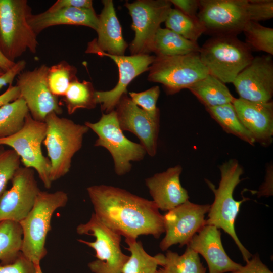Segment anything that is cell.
<instances>
[{
  "label": "cell",
  "instance_id": "48",
  "mask_svg": "<svg viewBox=\"0 0 273 273\" xmlns=\"http://www.w3.org/2000/svg\"><path fill=\"white\" fill-rule=\"evenodd\" d=\"M4 73L5 72L3 71V70L1 68H0V76L3 75Z\"/></svg>",
  "mask_w": 273,
  "mask_h": 273
},
{
  "label": "cell",
  "instance_id": "35",
  "mask_svg": "<svg viewBox=\"0 0 273 273\" xmlns=\"http://www.w3.org/2000/svg\"><path fill=\"white\" fill-rule=\"evenodd\" d=\"M20 158L12 149H0V196L20 167Z\"/></svg>",
  "mask_w": 273,
  "mask_h": 273
},
{
  "label": "cell",
  "instance_id": "45",
  "mask_svg": "<svg viewBox=\"0 0 273 273\" xmlns=\"http://www.w3.org/2000/svg\"><path fill=\"white\" fill-rule=\"evenodd\" d=\"M36 273H43L40 264H35Z\"/></svg>",
  "mask_w": 273,
  "mask_h": 273
},
{
  "label": "cell",
  "instance_id": "40",
  "mask_svg": "<svg viewBox=\"0 0 273 273\" xmlns=\"http://www.w3.org/2000/svg\"><path fill=\"white\" fill-rule=\"evenodd\" d=\"M175 8L185 15L193 17H197L199 8V0H170Z\"/></svg>",
  "mask_w": 273,
  "mask_h": 273
},
{
  "label": "cell",
  "instance_id": "11",
  "mask_svg": "<svg viewBox=\"0 0 273 273\" xmlns=\"http://www.w3.org/2000/svg\"><path fill=\"white\" fill-rule=\"evenodd\" d=\"M248 0H199L197 18L212 35L235 36L249 21Z\"/></svg>",
  "mask_w": 273,
  "mask_h": 273
},
{
  "label": "cell",
  "instance_id": "31",
  "mask_svg": "<svg viewBox=\"0 0 273 273\" xmlns=\"http://www.w3.org/2000/svg\"><path fill=\"white\" fill-rule=\"evenodd\" d=\"M95 90L90 82L79 81L77 78L70 84L64 96V102L69 114L79 109H91L96 107Z\"/></svg>",
  "mask_w": 273,
  "mask_h": 273
},
{
  "label": "cell",
  "instance_id": "4",
  "mask_svg": "<svg viewBox=\"0 0 273 273\" xmlns=\"http://www.w3.org/2000/svg\"><path fill=\"white\" fill-rule=\"evenodd\" d=\"M68 201L64 191H40L32 209L19 222L23 232L21 253L34 264H40L47 254L46 242L53 213L65 206Z\"/></svg>",
  "mask_w": 273,
  "mask_h": 273
},
{
  "label": "cell",
  "instance_id": "14",
  "mask_svg": "<svg viewBox=\"0 0 273 273\" xmlns=\"http://www.w3.org/2000/svg\"><path fill=\"white\" fill-rule=\"evenodd\" d=\"M210 205L198 204L189 200L163 215L165 235L160 243L162 251L173 245H187L193 236L205 225V216Z\"/></svg>",
  "mask_w": 273,
  "mask_h": 273
},
{
  "label": "cell",
  "instance_id": "43",
  "mask_svg": "<svg viewBox=\"0 0 273 273\" xmlns=\"http://www.w3.org/2000/svg\"><path fill=\"white\" fill-rule=\"evenodd\" d=\"M272 166L270 165L266 172L265 181L257 192L258 196H271L272 195Z\"/></svg>",
  "mask_w": 273,
  "mask_h": 273
},
{
  "label": "cell",
  "instance_id": "29",
  "mask_svg": "<svg viewBox=\"0 0 273 273\" xmlns=\"http://www.w3.org/2000/svg\"><path fill=\"white\" fill-rule=\"evenodd\" d=\"M211 117L228 133L253 145L255 140L240 121L232 103L206 108Z\"/></svg>",
  "mask_w": 273,
  "mask_h": 273
},
{
  "label": "cell",
  "instance_id": "28",
  "mask_svg": "<svg viewBox=\"0 0 273 273\" xmlns=\"http://www.w3.org/2000/svg\"><path fill=\"white\" fill-rule=\"evenodd\" d=\"M29 113L25 101L20 97L0 107V139L19 131L24 126Z\"/></svg>",
  "mask_w": 273,
  "mask_h": 273
},
{
  "label": "cell",
  "instance_id": "13",
  "mask_svg": "<svg viewBox=\"0 0 273 273\" xmlns=\"http://www.w3.org/2000/svg\"><path fill=\"white\" fill-rule=\"evenodd\" d=\"M48 70L49 67L42 64L32 70L23 71L16 77L20 97L25 101L29 113L34 119L43 122L50 113L62 112L57 97L49 87Z\"/></svg>",
  "mask_w": 273,
  "mask_h": 273
},
{
  "label": "cell",
  "instance_id": "24",
  "mask_svg": "<svg viewBox=\"0 0 273 273\" xmlns=\"http://www.w3.org/2000/svg\"><path fill=\"white\" fill-rule=\"evenodd\" d=\"M198 42L188 40L167 28H160L153 39L151 52L156 56H174L199 53Z\"/></svg>",
  "mask_w": 273,
  "mask_h": 273
},
{
  "label": "cell",
  "instance_id": "23",
  "mask_svg": "<svg viewBox=\"0 0 273 273\" xmlns=\"http://www.w3.org/2000/svg\"><path fill=\"white\" fill-rule=\"evenodd\" d=\"M28 23L38 35L44 29L59 25H81L95 31L98 25V15L94 8L64 7L54 10H47L42 13L31 14Z\"/></svg>",
  "mask_w": 273,
  "mask_h": 273
},
{
  "label": "cell",
  "instance_id": "21",
  "mask_svg": "<svg viewBox=\"0 0 273 273\" xmlns=\"http://www.w3.org/2000/svg\"><path fill=\"white\" fill-rule=\"evenodd\" d=\"M182 170L177 165L145 180L152 201L159 210L168 211L189 200L188 191L180 181Z\"/></svg>",
  "mask_w": 273,
  "mask_h": 273
},
{
  "label": "cell",
  "instance_id": "38",
  "mask_svg": "<svg viewBox=\"0 0 273 273\" xmlns=\"http://www.w3.org/2000/svg\"><path fill=\"white\" fill-rule=\"evenodd\" d=\"M0 273H36L35 264L21 253L12 263L0 264Z\"/></svg>",
  "mask_w": 273,
  "mask_h": 273
},
{
  "label": "cell",
  "instance_id": "30",
  "mask_svg": "<svg viewBox=\"0 0 273 273\" xmlns=\"http://www.w3.org/2000/svg\"><path fill=\"white\" fill-rule=\"evenodd\" d=\"M161 266L163 273H206V271L199 254L188 246L181 255L167 251Z\"/></svg>",
  "mask_w": 273,
  "mask_h": 273
},
{
  "label": "cell",
  "instance_id": "22",
  "mask_svg": "<svg viewBox=\"0 0 273 273\" xmlns=\"http://www.w3.org/2000/svg\"><path fill=\"white\" fill-rule=\"evenodd\" d=\"M103 8L98 15L96 32L98 37L88 42L87 46L109 55H124L128 44L124 40L120 23L112 0L102 1Z\"/></svg>",
  "mask_w": 273,
  "mask_h": 273
},
{
  "label": "cell",
  "instance_id": "47",
  "mask_svg": "<svg viewBox=\"0 0 273 273\" xmlns=\"http://www.w3.org/2000/svg\"><path fill=\"white\" fill-rule=\"evenodd\" d=\"M156 273H163L162 268H159L158 270H157Z\"/></svg>",
  "mask_w": 273,
  "mask_h": 273
},
{
  "label": "cell",
  "instance_id": "3",
  "mask_svg": "<svg viewBox=\"0 0 273 273\" xmlns=\"http://www.w3.org/2000/svg\"><path fill=\"white\" fill-rule=\"evenodd\" d=\"M44 122L47 132L43 143L51 163L53 183L69 172L72 158L81 148L83 136L89 129L55 112L50 113Z\"/></svg>",
  "mask_w": 273,
  "mask_h": 273
},
{
  "label": "cell",
  "instance_id": "5",
  "mask_svg": "<svg viewBox=\"0 0 273 273\" xmlns=\"http://www.w3.org/2000/svg\"><path fill=\"white\" fill-rule=\"evenodd\" d=\"M31 14L27 0H0V52L12 62L27 51L36 52L37 35L28 21Z\"/></svg>",
  "mask_w": 273,
  "mask_h": 273
},
{
  "label": "cell",
  "instance_id": "8",
  "mask_svg": "<svg viewBox=\"0 0 273 273\" xmlns=\"http://www.w3.org/2000/svg\"><path fill=\"white\" fill-rule=\"evenodd\" d=\"M84 124L97 135V147L106 148L111 154L116 174L123 175L131 169V161L142 160L146 153L141 144L128 139L120 127L115 110L105 114L96 122H85Z\"/></svg>",
  "mask_w": 273,
  "mask_h": 273
},
{
  "label": "cell",
  "instance_id": "42",
  "mask_svg": "<svg viewBox=\"0 0 273 273\" xmlns=\"http://www.w3.org/2000/svg\"><path fill=\"white\" fill-rule=\"evenodd\" d=\"M20 97V92L16 85H9L5 92L0 95V107Z\"/></svg>",
  "mask_w": 273,
  "mask_h": 273
},
{
  "label": "cell",
  "instance_id": "25",
  "mask_svg": "<svg viewBox=\"0 0 273 273\" xmlns=\"http://www.w3.org/2000/svg\"><path fill=\"white\" fill-rule=\"evenodd\" d=\"M188 89L206 108L232 103L235 98L225 83L209 74L195 83Z\"/></svg>",
  "mask_w": 273,
  "mask_h": 273
},
{
  "label": "cell",
  "instance_id": "18",
  "mask_svg": "<svg viewBox=\"0 0 273 273\" xmlns=\"http://www.w3.org/2000/svg\"><path fill=\"white\" fill-rule=\"evenodd\" d=\"M115 110L120 128L135 135L146 153L157 152L160 117H152L135 105L127 93L120 98Z\"/></svg>",
  "mask_w": 273,
  "mask_h": 273
},
{
  "label": "cell",
  "instance_id": "41",
  "mask_svg": "<svg viewBox=\"0 0 273 273\" xmlns=\"http://www.w3.org/2000/svg\"><path fill=\"white\" fill-rule=\"evenodd\" d=\"M64 7L91 9L93 8V1L91 0H58L48 10H54Z\"/></svg>",
  "mask_w": 273,
  "mask_h": 273
},
{
  "label": "cell",
  "instance_id": "19",
  "mask_svg": "<svg viewBox=\"0 0 273 273\" xmlns=\"http://www.w3.org/2000/svg\"><path fill=\"white\" fill-rule=\"evenodd\" d=\"M206 260L209 273L233 272L242 265L233 261L223 247L221 232L212 225H204L187 245Z\"/></svg>",
  "mask_w": 273,
  "mask_h": 273
},
{
  "label": "cell",
  "instance_id": "20",
  "mask_svg": "<svg viewBox=\"0 0 273 273\" xmlns=\"http://www.w3.org/2000/svg\"><path fill=\"white\" fill-rule=\"evenodd\" d=\"M232 104L240 121L255 142L267 146L273 140V103L234 98Z\"/></svg>",
  "mask_w": 273,
  "mask_h": 273
},
{
  "label": "cell",
  "instance_id": "33",
  "mask_svg": "<svg viewBox=\"0 0 273 273\" xmlns=\"http://www.w3.org/2000/svg\"><path fill=\"white\" fill-rule=\"evenodd\" d=\"M246 43L250 49L273 55V29L265 27L259 22L248 21L243 31Z\"/></svg>",
  "mask_w": 273,
  "mask_h": 273
},
{
  "label": "cell",
  "instance_id": "16",
  "mask_svg": "<svg viewBox=\"0 0 273 273\" xmlns=\"http://www.w3.org/2000/svg\"><path fill=\"white\" fill-rule=\"evenodd\" d=\"M85 53L109 57L115 62L118 68L119 80L116 85L109 90L95 91L96 103L101 105V110L105 114L114 110L121 97L127 93L128 85L136 76L149 70L155 58L154 56L149 54L111 55L88 46Z\"/></svg>",
  "mask_w": 273,
  "mask_h": 273
},
{
  "label": "cell",
  "instance_id": "2",
  "mask_svg": "<svg viewBox=\"0 0 273 273\" xmlns=\"http://www.w3.org/2000/svg\"><path fill=\"white\" fill-rule=\"evenodd\" d=\"M219 168L221 178L218 188L216 189L210 181L206 180L214 193V200L210 205L205 225H212L222 229L229 235L240 251L243 260L247 262L252 255L240 241L235 225L241 204L249 199L243 198L240 201H237L233 197L236 187L242 180L240 176L243 173V169L235 159L226 161Z\"/></svg>",
  "mask_w": 273,
  "mask_h": 273
},
{
  "label": "cell",
  "instance_id": "9",
  "mask_svg": "<svg viewBox=\"0 0 273 273\" xmlns=\"http://www.w3.org/2000/svg\"><path fill=\"white\" fill-rule=\"evenodd\" d=\"M79 235L93 236L95 241L78 239L80 243L93 248L96 259L89 262L88 266L94 273H122L123 265L129 256L121 249V236L104 224L93 213L89 220L76 228Z\"/></svg>",
  "mask_w": 273,
  "mask_h": 273
},
{
  "label": "cell",
  "instance_id": "44",
  "mask_svg": "<svg viewBox=\"0 0 273 273\" xmlns=\"http://www.w3.org/2000/svg\"><path fill=\"white\" fill-rule=\"evenodd\" d=\"M15 64V62L8 60L0 52V68H1L4 72L10 70Z\"/></svg>",
  "mask_w": 273,
  "mask_h": 273
},
{
  "label": "cell",
  "instance_id": "27",
  "mask_svg": "<svg viewBox=\"0 0 273 273\" xmlns=\"http://www.w3.org/2000/svg\"><path fill=\"white\" fill-rule=\"evenodd\" d=\"M23 232L19 222L0 221V262L1 264L13 262L21 253Z\"/></svg>",
  "mask_w": 273,
  "mask_h": 273
},
{
  "label": "cell",
  "instance_id": "6",
  "mask_svg": "<svg viewBox=\"0 0 273 273\" xmlns=\"http://www.w3.org/2000/svg\"><path fill=\"white\" fill-rule=\"evenodd\" d=\"M199 54L208 73L225 84L232 83L254 58L248 46L235 36H212Z\"/></svg>",
  "mask_w": 273,
  "mask_h": 273
},
{
  "label": "cell",
  "instance_id": "39",
  "mask_svg": "<svg viewBox=\"0 0 273 273\" xmlns=\"http://www.w3.org/2000/svg\"><path fill=\"white\" fill-rule=\"evenodd\" d=\"M231 273H272L261 260L258 254L252 255L245 266Z\"/></svg>",
  "mask_w": 273,
  "mask_h": 273
},
{
  "label": "cell",
  "instance_id": "15",
  "mask_svg": "<svg viewBox=\"0 0 273 273\" xmlns=\"http://www.w3.org/2000/svg\"><path fill=\"white\" fill-rule=\"evenodd\" d=\"M11 181V188L0 196V221L20 222L32 209L40 190L30 168L20 167Z\"/></svg>",
  "mask_w": 273,
  "mask_h": 273
},
{
  "label": "cell",
  "instance_id": "36",
  "mask_svg": "<svg viewBox=\"0 0 273 273\" xmlns=\"http://www.w3.org/2000/svg\"><path fill=\"white\" fill-rule=\"evenodd\" d=\"M160 88L155 86L143 92L128 93L132 101L152 117H160L156 104L160 95Z\"/></svg>",
  "mask_w": 273,
  "mask_h": 273
},
{
  "label": "cell",
  "instance_id": "26",
  "mask_svg": "<svg viewBox=\"0 0 273 273\" xmlns=\"http://www.w3.org/2000/svg\"><path fill=\"white\" fill-rule=\"evenodd\" d=\"M130 256L124 264L122 273H156L158 265L161 266L164 255L152 256L144 250L142 243L136 239H125Z\"/></svg>",
  "mask_w": 273,
  "mask_h": 273
},
{
  "label": "cell",
  "instance_id": "17",
  "mask_svg": "<svg viewBox=\"0 0 273 273\" xmlns=\"http://www.w3.org/2000/svg\"><path fill=\"white\" fill-rule=\"evenodd\" d=\"M232 83L239 98L242 99L261 103L271 101L273 96L272 55L254 57Z\"/></svg>",
  "mask_w": 273,
  "mask_h": 273
},
{
  "label": "cell",
  "instance_id": "1",
  "mask_svg": "<svg viewBox=\"0 0 273 273\" xmlns=\"http://www.w3.org/2000/svg\"><path fill=\"white\" fill-rule=\"evenodd\" d=\"M94 213L107 226L125 239L164 233L163 215L153 201L126 190L105 185L87 188Z\"/></svg>",
  "mask_w": 273,
  "mask_h": 273
},
{
  "label": "cell",
  "instance_id": "46",
  "mask_svg": "<svg viewBox=\"0 0 273 273\" xmlns=\"http://www.w3.org/2000/svg\"><path fill=\"white\" fill-rule=\"evenodd\" d=\"M5 85H6V83L3 80L2 78L0 76V89Z\"/></svg>",
  "mask_w": 273,
  "mask_h": 273
},
{
  "label": "cell",
  "instance_id": "12",
  "mask_svg": "<svg viewBox=\"0 0 273 273\" xmlns=\"http://www.w3.org/2000/svg\"><path fill=\"white\" fill-rule=\"evenodd\" d=\"M170 0H138L126 2L124 6L132 18L131 28L135 32L129 45L131 55L148 54L160 25L171 10Z\"/></svg>",
  "mask_w": 273,
  "mask_h": 273
},
{
  "label": "cell",
  "instance_id": "37",
  "mask_svg": "<svg viewBox=\"0 0 273 273\" xmlns=\"http://www.w3.org/2000/svg\"><path fill=\"white\" fill-rule=\"evenodd\" d=\"M249 21L258 22L273 17L272 0H248Z\"/></svg>",
  "mask_w": 273,
  "mask_h": 273
},
{
  "label": "cell",
  "instance_id": "7",
  "mask_svg": "<svg viewBox=\"0 0 273 273\" xmlns=\"http://www.w3.org/2000/svg\"><path fill=\"white\" fill-rule=\"evenodd\" d=\"M148 71V80L161 83L168 95L188 89L209 74L199 53L174 56H156Z\"/></svg>",
  "mask_w": 273,
  "mask_h": 273
},
{
  "label": "cell",
  "instance_id": "34",
  "mask_svg": "<svg viewBox=\"0 0 273 273\" xmlns=\"http://www.w3.org/2000/svg\"><path fill=\"white\" fill-rule=\"evenodd\" d=\"M76 68L62 61L49 67L48 83L53 95L64 96L70 83L76 77Z\"/></svg>",
  "mask_w": 273,
  "mask_h": 273
},
{
  "label": "cell",
  "instance_id": "10",
  "mask_svg": "<svg viewBox=\"0 0 273 273\" xmlns=\"http://www.w3.org/2000/svg\"><path fill=\"white\" fill-rule=\"evenodd\" d=\"M47 132L45 122L34 119L28 114L23 128L16 134L0 139V145H6L14 150L20 158L24 167L35 170L44 187L50 189L51 163L41 150Z\"/></svg>",
  "mask_w": 273,
  "mask_h": 273
},
{
  "label": "cell",
  "instance_id": "32",
  "mask_svg": "<svg viewBox=\"0 0 273 273\" xmlns=\"http://www.w3.org/2000/svg\"><path fill=\"white\" fill-rule=\"evenodd\" d=\"M164 23L166 28L192 41L197 42L205 33L197 17L188 16L176 8L171 9Z\"/></svg>",
  "mask_w": 273,
  "mask_h": 273
}]
</instances>
